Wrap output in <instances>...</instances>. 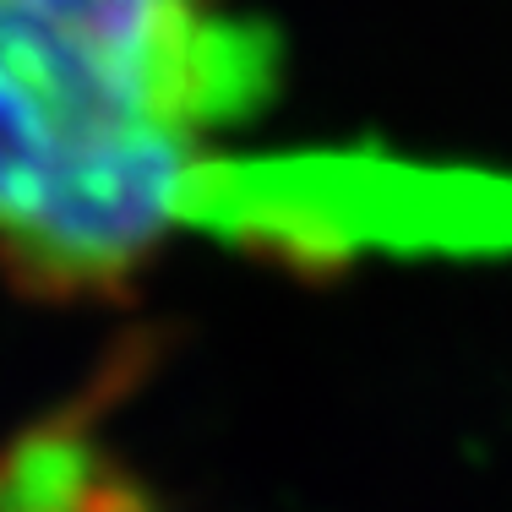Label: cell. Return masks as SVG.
Here are the masks:
<instances>
[{
	"label": "cell",
	"mask_w": 512,
	"mask_h": 512,
	"mask_svg": "<svg viewBox=\"0 0 512 512\" xmlns=\"http://www.w3.org/2000/svg\"><path fill=\"white\" fill-rule=\"evenodd\" d=\"M191 224L289 267L349 256H512V175L414 164L387 148L300 153L202 175Z\"/></svg>",
	"instance_id": "obj_2"
},
{
	"label": "cell",
	"mask_w": 512,
	"mask_h": 512,
	"mask_svg": "<svg viewBox=\"0 0 512 512\" xmlns=\"http://www.w3.org/2000/svg\"><path fill=\"white\" fill-rule=\"evenodd\" d=\"M278 88V28L229 0H0V278L120 300Z\"/></svg>",
	"instance_id": "obj_1"
}]
</instances>
